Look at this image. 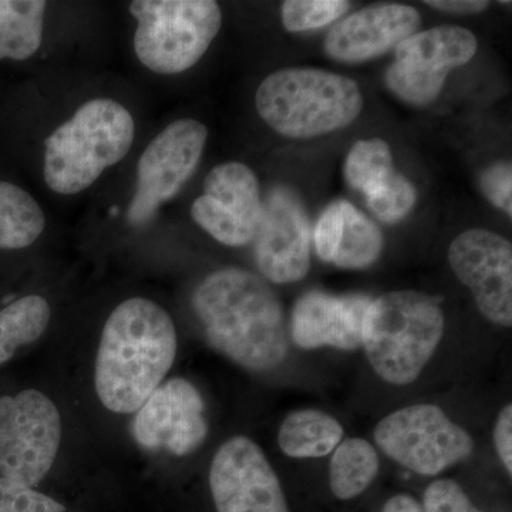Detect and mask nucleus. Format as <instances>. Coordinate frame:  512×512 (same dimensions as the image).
<instances>
[{
    "label": "nucleus",
    "instance_id": "f257e3e1",
    "mask_svg": "<svg viewBox=\"0 0 512 512\" xmlns=\"http://www.w3.org/2000/svg\"><path fill=\"white\" fill-rule=\"evenodd\" d=\"M192 306L212 348L238 366L269 372L288 355L284 308L261 276L239 268L212 272L195 289Z\"/></svg>",
    "mask_w": 512,
    "mask_h": 512
},
{
    "label": "nucleus",
    "instance_id": "f03ea898",
    "mask_svg": "<svg viewBox=\"0 0 512 512\" xmlns=\"http://www.w3.org/2000/svg\"><path fill=\"white\" fill-rule=\"evenodd\" d=\"M177 356L173 319L158 303H120L101 332L94 386L101 404L119 414L137 412L163 383Z\"/></svg>",
    "mask_w": 512,
    "mask_h": 512
},
{
    "label": "nucleus",
    "instance_id": "7ed1b4c3",
    "mask_svg": "<svg viewBox=\"0 0 512 512\" xmlns=\"http://www.w3.org/2000/svg\"><path fill=\"white\" fill-rule=\"evenodd\" d=\"M255 104L276 133L305 140L350 126L363 109V96L359 84L342 74L292 67L269 74Z\"/></svg>",
    "mask_w": 512,
    "mask_h": 512
},
{
    "label": "nucleus",
    "instance_id": "20e7f679",
    "mask_svg": "<svg viewBox=\"0 0 512 512\" xmlns=\"http://www.w3.org/2000/svg\"><path fill=\"white\" fill-rule=\"evenodd\" d=\"M136 124L116 100L84 103L72 119L53 131L45 147V181L53 192L79 194L127 156Z\"/></svg>",
    "mask_w": 512,
    "mask_h": 512
},
{
    "label": "nucleus",
    "instance_id": "39448f33",
    "mask_svg": "<svg viewBox=\"0 0 512 512\" xmlns=\"http://www.w3.org/2000/svg\"><path fill=\"white\" fill-rule=\"evenodd\" d=\"M443 335L444 315L436 298L396 291L370 303L362 346L380 379L407 386L421 375Z\"/></svg>",
    "mask_w": 512,
    "mask_h": 512
},
{
    "label": "nucleus",
    "instance_id": "423d86ee",
    "mask_svg": "<svg viewBox=\"0 0 512 512\" xmlns=\"http://www.w3.org/2000/svg\"><path fill=\"white\" fill-rule=\"evenodd\" d=\"M134 50L158 74L187 72L200 62L220 32L222 12L214 0H136Z\"/></svg>",
    "mask_w": 512,
    "mask_h": 512
},
{
    "label": "nucleus",
    "instance_id": "0eeeda50",
    "mask_svg": "<svg viewBox=\"0 0 512 512\" xmlns=\"http://www.w3.org/2000/svg\"><path fill=\"white\" fill-rule=\"evenodd\" d=\"M387 457L420 476H439L473 454V437L436 404H413L390 413L373 433Z\"/></svg>",
    "mask_w": 512,
    "mask_h": 512
},
{
    "label": "nucleus",
    "instance_id": "6e6552de",
    "mask_svg": "<svg viewBox=\"0 0 512 512\" xmlns=\"http://www.w3.org/2000/svg\"><path fill=\"white\" fill-rule=\"evenodd\" d=\"M60 440L62 419L46 394L0 397V477L35 487L52 470Z\"/></svg>",
    "mask_w": 512,
    "mask_h": 512
},
{
    "label": "nucleus",
    "instance_id": "1a4fd4ad",
    "mask_svg": "<svg viewBox=\"0 0 512 512\" xmlns=\"http://www.w3.org/2000/svg\"><path fill=\"white\" fill-rule=\"evenodd\" d=\"M477 37L461 26H437L414 33L396 47V62L386 73L390 92L423 107L440 96L448 73L476 56Z\"/></svg>",
    "mask_w": 512,
    "mask_h": 512
},
{
    "label": "nucleus",
    "instance_id": "9d476101",
    "mask_svg": "<svg viewBox=\"0 0 512 512\" xmlns=\"http://www.w3.org/2000/svg\"><path fill=\"white\" fill-rule=\"evenodd\" d=\"M208 140L200 121H174L144 150L137 165V190L128 207L133 227H143L164 202L173 200L197 170Z\"/></svg>",
    "mask_w": 512,
    "mask_h": 512
},
{
    "label": "nucleus",
    "instance_id": "9b49d317",
    "mask_svg": "<svg viewBox=\"0 0 512 512\" xmlns=\"http://www.w3.org/2000/svg\"><path fill=\"white\" fill-rule=\"evenodd\" d=\"M210 488L217 512H291L264 451L245 436L232 437L218 448Z\"/></svg>",
    "mask_w": 512,
    "mask_h": 512
},
{
    "label": "nucleus",
    "instance_id": "f8f14e48",
    "mask_svg": "<svg viewBox=\"0 0 512 512\" xmlns=\"http://www.w3.org/2000/svg\"><path fill=\"white\" fill-rule=\"evenodd\" d=\"M261 215L258 178L248 165L234 161L212 168L204 181V194L191 207L195 224L227 247L251 244Z\"/></svg>",
    "mask_w": 512,
    "mask_h": 512
},
{
    "label": "nucleus",
    "instance_id": "ddd939ff",
    "mask_svg": "<svg viewBox=\"0 0 512 512\" xmlns=\"http://www.w3.org/2000/svg\"><path fill=\"white\" fill-rule=\"evenodd\" d=\"M448 264L495 325H512L511 242L487 229H468L448 248Z\"/></svg>",
    "mask_w": 512,
    "mask_h": 512
},
{
    "label": "nucleus",
    "instance_id": "4468645a",
    "mask_svg": "<svg viewBox=\"0 0 512 512\" xmlns=\"http://www.w3.org/2000/svg\"><path fill=\"white\" fill-rule=\"evenodd\" d=\"M255 241L259 272L274 284L301 281L311 268L312 234L301 200L291 190L276 187L262 201Z\"/></svg>",
    "mask_w": 512,
    "mask_h": 512
},
{
    "label": "nucleus",
    "instance_id": "2eb2a0df",
    "mask_svg": "<svg viewBox=\"0 0 512 512\" xmlns=\"http://www.w3.org/2000/svg\"><path fill=\"white\" fill-rule=\"evenodd\" d=\"M205 404L188 380H168L137 410L133 437L146 450H163L183 457L197 450L208 436Z\"/></svg>",
    "mask_w": 512,
    "mask_h": 512
},
{
    "label": "nucleus",
    "instance_id": "dca6fc26",
    "mask_svg": "<svg viewBox=\"0 0 512 512\" xmlns=\"http://www.w3.org/2000/svg\"><path fill=\"white\" fill-rule=\"evenodd\" d=\"M420 22L419 10L413 6L400 3L367 6L333 26L323 49L336 62H367L396 49L416 33Z\"/></svg>",
    "mask_w": 512,
    "mask_h": 512
},
{
    "label": "nucleus",
    "instance_id": "f3484780",
    "mask_svg": "<svg viewBox=\"0 0 512 512\" xmlns=\"http://www.w3.org/2000/svg\"><path fill=\"white\" fill-rule=\"evenodd\" d=\"M370 299L366 295L336 296L322 291L306 292L293 306L292 342L312 350L362 348L363 330Z\"/></svg>",
    "mask_w": 512,
    "mask_h": 512
},
{
    "label": "nucleus",
    "instance_id": "a211bd4d",
    "mask_svg": "<svg viewBox=\"0 0 512 512\" xmlns=\"http://www.w3.org/2000/svg\"><path fill=\"white\" fill-rule=\"evenodd\" d=\"M345 429L335 417L320 410H295L279 427L278 444L292 458L329 456L342 443Z\"/></svg>",
    "mask_w": 512,
    "mask_h": 512
},
{
    "label": "nucleus",
    "instance_id": "6ab92c4d",
    "mask_svg": "<svg viewBox=\"0 0 512 512\" xmlns=\"http://www.w3.org/2000/svg\"><path fill=\"white\" fill-rule=\"evenodd\" d=\"M47 3L0 0V60H26L42 45Z\"/></svg>",
    "mask_w": 512,
    "mask_h": 512
},
{
    "label": "nucleus",
    "instance_id": "aec40b11",
    "mask_svg": "<svg viewBox=\"0 0 512 512\" xmlns=\"http://www.w3.org/2000/svg\"><path fill=\"white\" fill-rule=\"evenodd\" d=\"M379 470V454L369 441L359 437L342 440L330 460V490L339 500H353L372 485Z\"/></svg>",
    "mask_w": 512,
    "mask_h": 512
},
{
    "label": "nucleus",
    "instance_id": "412c9836",
    "mask_svg": "<svg viewBox=\"0 0 512 512\" xmlns=\"http://www.w3.org/2000/svg\"><path fill=\"white\" fill-rule=\"evenodd\" d=\"M35 198L18 185L0 181V249L28 248L45 231Z\"/></svg>",
    "mask_w": 512,
    "mask_h": 512
},
{
    "label": "nucleus",
    "instance_id": "4be33fe9",
    "mask_svg": "<svg viewBox=\"0 0 512 512\" xmlns=\"http://www.w3.org/2000/svg\"><path fill=\"white\" fill-rule=\"evenodd\" d=\"M49 302L43 296L29 295L0 311V366L8 363L22 346L36 342L49 326Z\"/></svg>",
    "mask_w": 512,
    "mask_h": 512
},
{
    "label": "nucleus",
    "instance_id": "5701e85b",
    "mask_svg": "<svg viewBox=\"0 0 512 512\" xmlns=\"http://www.w3.org/2000/svg\"><path fill=\"white\" fill-rule=\"evenodd\" d=\"M383 251V235L355 205L345 201L343 231L333 264L343 269H363L375 264Z\"/></svg>",
    "mask_w": 512,
    "mask_h": 512
},
{
    "label": "nucleus",
    "instance_id": "b1692460",
    "mask_svg": "<svg viewBox=\"0 0 512 512\" xmlns=\"http://www.w3.org/2000/svg\"><path fill=\"white\" fill-rule=\"evenodd\" d=\"M394 173L392 150L379 138L360 140L350 148L345 177L350 187L366 192Z\"/></svg>",
    "mask_w": 512,
    "mask_h": 512
},
{
    "label": "nucleus",
    "instance_id": "393cba45",
    "mask_svg": "<svg viewBox=\"0 0 512 512\" xmlns=\"http://www.w3.org/2000/svg\"><path fill=\"white\" fill-rule=\"evenodd\" d=\"M365 195L373 214L387 224L403 220L413 210L417 200L412 183L396 171Z\"/></svg>",
    "mask_w": 512,
    "mask_h": 512
},
{
    "label": "nucleus",
    "instance_id": "a878e982",
    "mask_svg": "<svg viewBox=\"0 0 512 512\" xmlns=\"http://www.w3.org/2000/svg\"><path fill=\"white\" fill-rule=\"evenodd\" d=\"M349 8L345 0H286L281 8L282 23L288 32H308L336 22Z\"/></svg>",
    "mask_w": 512,
    "mask_h": 512
},
{
    "label": "nucleus",
    "instance_id": "bb28decb",
    "mask_svg": "<svg viewBox=\"0 0 512 512\" xmlns=\"http://www.w3.org/2000/svg\"><path fill=\"white\" fill-rule=\"evenodd\" d=\"M0 512H66V508L33 487L0 477Z\"/></svg>",
    "mask_w": 512,
    "mask_h": 512
},
{
    "label": "nucleus",
    "instance_id": "cd10ccee",
    "mask_svg": "<svg viewBox=\"0 0 512 512\" xmlns=\"http://www.w3.org/2000/svg\"><path fill=\"white\" fill-rule=\"evenodd\" d=\"M423 512H483L471 503L461 485L450 478L434 481L424 491Z\"/></svg>",
    "mask_w": 512,
    "mask_h": 512
},
{
    "label": "nucleus",
    "instance_id": "c85d7f7f",
    "mask_svg": "<svg viewBox=\"0 0 512 512\" xmlns=\"http://www.w3.org/2000/svg\"><path fill=\"white\" fill-rule=\"evenodd\" d=\"M343 207L345 201H335L326 207L316 222L313 244L319 258L325 262L335 261L343 231Z\"/></svg>",
    "mask_w": 512,
    "mask_h": 512
},
{
    "label": "nucleus",
    "instance_id": "c756f323",
    "mask_svg": "<svg viewBox=\"0 0 512 512\" xmlns=\"http://www.w3.org/2000/svg\"><path fill=\"white\" fill-rule=\"evenodd\" d=\"M481 188L487 200L508 215H512V167L497 163L485 168L480 177Z\"/></svg>",
    "mask_w": 512,
    "mask_h": 512
},
{
    "label": "nucleus",
    "instance_id": "7c9ffc66",
    "mask_svg": "<svg viewBox=\"0 0 512 512\" xmlns=\"http://www.w3.org/2000/svg\"><path fill=\"white\" fill-rule=\"evenodd\" d=\"M494 446L507 473L512 474V406L503 407L494 426Z\"/></svg>",
    "mask_w": 512,
    "mask_h": 512
},
{
    "label": "nucleus",
    "instance_id": "2f4dec72",
    "mask_svg": "<svg viewBox=\"0 0 512 512\" xmlns=\"http://www.w3.org/2000/svg\"><path fill=\"white\" fill-rule=\"evenodd\" d=\"M426 5L441 10V12L473 15V13L484 12L490 6V2H483V0H429Z\"/></svg>",
    "mask_w": 512,
    "mask_h": 512
},
{
    "label": "nucleus",
    "instance_id": "473e14b6",
    "mask_svg": "<svg viewBox=\"0 0 512 512\" xmlns=\"http://www.w3.org/2000/svg\"><path fill=\"white\" fill-rule=\"evenodd\" d=\"M382 512H423V508L412 495L397 494L387 500Z\"/></svg>",
    "mask_w": 512,
    "mask_h": 512
}]
</instances>
